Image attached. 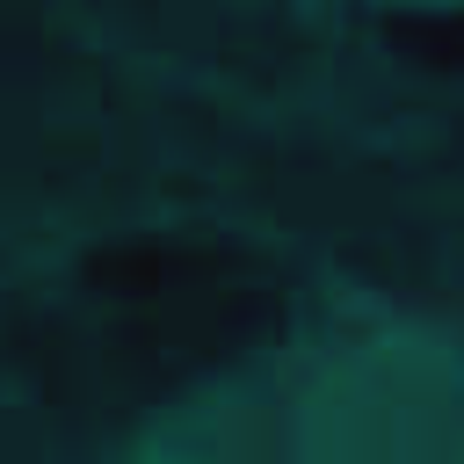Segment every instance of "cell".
<instances>
[{
    "instance_id": "1",
    "label": "cell",
    "mask_w": 464,
    "mask_h": 464,
    "mask_svg": "<svg viewBox=\"0 0 464 464\" xmlns=\"http://www.w3.org/2000/svg\"><path fill=\"white\" fill-rule=\"evenodd\" d=\"M392 44H399V58H413V65H428V72H464V7L399 14V22H392Z\"/></svg>"
}]
</instances>
